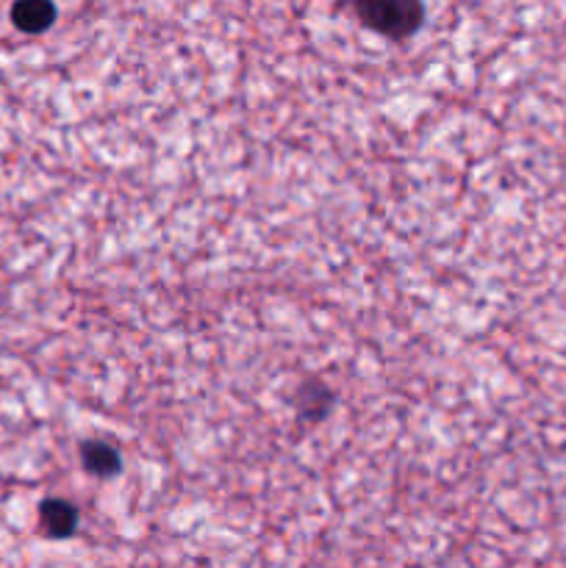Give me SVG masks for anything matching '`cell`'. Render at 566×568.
<instances>
[{
	"label": "cell",
	"mask_w": 566,
	"mask_h": 568,
	"mask_svg": "<svg viewBox=\"0 0 566 568\" xmlns=\"http://www.w3.org/2000/svg\"><path fill=\"white\" fill-rule=\"evenodd\" d=\"M352 9L367 29L392 40H405L422 25V0H352Z\"/></svg>",
	"instance_id": "obj_1"
},
{
	"label": "cell",
	"mask_w": 566,
	"mask_h": 568,
	"mask_svg": "<svg viewBox=\"0 0 566 568\" xmlns=\"http://www.w3.org/2000/svg\"><path fill=\"white\" fill-rule=\"evenodd\" d=\"M12 20L25 34H42L56 20V7H53V0H18L12 9Z\"/></svg>",
	"instance_id": "obj_2"
},
{
	"label": "cell",
	"mask_w": 566,
	"mask_h": 568,
	"mask_svg": "<svg viewBox=\"0 0 566 568\" xmlns=\"http://www.w3.org/2000/svg\"><path fill=\"white\" fill-rule=\"evenodd\" d=\"M81 460L92 474L98 477H115L120 474L122 458L111 444L106 441H89L81 447Z\"/></svg>",
	"instance_id": "obj_4"
},
{
	"label": "cell",
	"mask_w": 566,
	"mask_h": 568,
	"mask_svg": "<svg viewBox=\"0 0 566 568\" xmlns=\"http://www.w3.org/2000/svg\"><path fill=\"white\" fill-rule=\"evenodd\" d=\"M42 529L53 538H67L78 527V511L67 500H45L40 507Z\"/></svg>",
	"instance_id": "obj_3"
},
{
	"label": "cell",
	"mask_w": 566,
	"mask_h": 568,
	"mask_svg": "<svg viewBox=\"0 0 566 568\" xmlns=\"http://www.w3.org/2000/svg\"><path fill=\"white\" fill-rule=\"evenodd\" d=\"M330 402H334V394H330V389H325L323 383H306L297 391V411H301L306 419H323L330 411Z\"/></svg>",
	"instance_id": "obj_5"
}]
</instances>
